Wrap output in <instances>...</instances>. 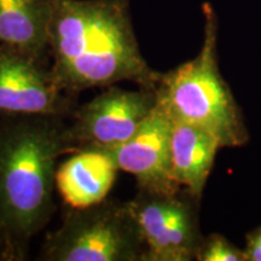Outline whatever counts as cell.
Masks as SVG:
<instances>
[{
	"instance_id": "1",
	"label": "cell",
	"mask_w": 261,
	"mask_h": 261,
	"mask_svg": "<svg viewBox=\"0 0 261 261\" xmlns=\"http://www.w3.org/2000/svg\"><path fill=\"white\" fill-rule=\"evenodd\" d=\"M51 70L65 92L122 81L156 89L161 73L143 57L128 0H52Z\"/></svg>"
},
{
	"instance_id": "2",
	"label": "cell",
	"mask_w": 261,
	"mask_h": 261,
	"mask_svg": "<svg viewBox=\"0 0 261 261\" xmlns=\"http://www.w3.org/2000/svg\"><path fill=\"white\" fill-rule=\"evenodd\" d=\"M67 117L0 116V260L28 259L56 210L57 162L73 154Z\"/></svg>"
},
{
	"instance_id": "3",
	"label": "cell",
	"mask_w": 261,
	"mask_h": 261,
	"mask_svg": "<svg viewBox=\"0 0 261 261\" xmlns=\"http://www.w3.org/2000/svg\"><path fill=\"white\" fill-rule=\"evenodd\" d=\"M204 15L203 42L197 56L161 73L156 85L158 102L173 120L194 123L219 140L221 148H240L249 132L236 98L218 64V18L210 3Z\"/></svg>"
},
{
	"instance_id": "4",
	"label": "cell",
	"mask_w": 261,
	"mask_h": 261,
	"mask_svg": "<svg viewBox=\"0 0 261 261\" xmlns=\"http://www.w3.org/2000/svg\"><path fill=\"white\" fill-rule=\"evenodd\" d=\"M145 243L127 202L103 200L70 208L47 234L39 260L144 261Z\"/></svg>"
},
{
	"instance_id": "5",
	"label": "cell",
	"mask_w": 261,
	"mask_h": 261,
	"mask_svg": "<svg viewBox=\"0 0 261 261\" xmlns=\"http://www.w3.org/2000/svg\"><path fill=\"white\" fill-rule=\"evenodd\" d=\"M198 203L180 189L163 194L138 189L127 207L145 243L144 261H191L202 242Z\"/></svg>"
},
{
	"instance_id": "6",
	"label": "cell",
	"mask_w": 261,
	"mask_h": 261,
	"mask_svg": "<svg viewBox=\"0 0 261 261\" xmlns=\"http://www.w3.org/2000/svg\"><path fill=\"white\" fill-rule=\"evenodd\" d=\"M158 104L156 91L106 87L90 102L75 108L65 127V138L73 152L104 150L128 140Z\"/></svg>"
},
{
	"instance_id": "7",
	"label": "cell",
	"mask_w": 261,
	"mask_h": 261,
	"mask_svg": "<svg viewBox=\"0 0 261 261\" xmlns=\"http://www.w3.org/2000/svg\"><path fill=\"white\" fill-rule=\"evenodd\" d=\"M74 94L67 93L51 70V62L0 45V116L69 117Z\"/></svg>"
},
{
	"instance_id": "8",
	"label": "cell",
	"mask_w": 261,
	"mask_h": 261,
	"mask_svg": "<svg viewBox=\"0 0 261 261\" xmlns=\"http://www.w3.org/2000/svg\"><path fill=\"white\" fill-rule=\"evenodd\" d=\"M173 120L158 102L148 119L128 140L104 149L119 171L132 174L137 187L144 190L173 194L180 190L171 169Z\"/></svg>"
},
{
	"instance_id": "9",
	"label": "cell",
	"mask_w": 261,
	"mask_h": 261,
	"mask_svg": "<svg viewBox=\"0 0 261 261\" xmlns=\"http://www.w3.org/2000/svg\"><path fill=\"white\" fill-rule=\"evenodd\" d=\"M220 149L219 140L207 129L173 120L171 169L175 182L201 201Z\"/></svg>"
},
{
	"instance_id": "10",
	"label": "cell",
	"mask_w": 261,
	"mask_h": 261,
	"mask_svg": "<svg viewBox=\"0 0 261 261\" xmlns=\"http://www.w3.org/2000/svg\"><path fill=\"white\" fill-rule=\"evenodd\" d=\"M119 169L100 150H80L62 162L56 189L70 208H83L106 200Z\"/></svg>"
},
{
	"instance_id": "11",
	"label": "cell",
	"mask_w": 261,
	"mask_h": 261,
	"mask_svg": "<svg viewBox=\"0 0 261 261\" xmlns=\"http://www.w3.org/2000/svg\"><path fill=\"white\" fill-rule=\"evenodd\" d=\"M52 0H0V45L50 61Z\"/></svg>"
},
{
	"instance_id": "12",
	"label": "cell",
	"mask_w": 261,
	"mask_h": 261,
	"mask_svg": "<svg viewBox=\"0 0 261 261\" xmlns=\"http://www.w3.org/2000/svg\"><path fill=\"white\" fill-rule=\"evenodd\" d=\"M197 261H246V254L220 233H211L202 238L196 253Z\"/></svg>"
},
{
	"instance_id": "13",
	"label": "cell",
	"mask_w": 261,
	"mask_h": 261,
	"mask_svg": "<svg viewBox=\"0 0 261 261\" xmlns=\"http://www.w3.org/2000/svg\"><path fill=\"white\" fill-rule=\"evenodd\" d=\"M246 261H261V226L254 228L246 237Z\"/></svg>"
}]
</instances>
